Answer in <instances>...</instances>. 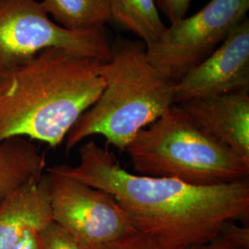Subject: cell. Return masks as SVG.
<instances>
[{"mask_svg":"<svg viewBox=\"0 0 249 249\" xmlns=\"http://www.w3.org/2000/svg\"><path fill=\"white\" fill-rule=\"evenodd\" d=\"M53 168L112 195L134 228L164 249H188L213 240L226 222L249 218V179L196 186L133 174L94 142L80 146L76 165Z\"/></svg>","mask_w":249,"mask_h":249,"instance_id":"obj_1","label":"cell"},{"mask_svg":"<svg viewBox=\"0 0 249 249\" xmlns=\"http://www.w3.org/2000/svg\"><path fill=\"white\" fill-rule=\"evenodd\" d=\"M102 61L62 49L0 68V142L26 138L55 148L100 97Z\"/></svg>","mask_w":249,"mask_h":249,"instance_id":"obj_2","label":"cell"},{"mask_svg":"<svg viewBox=\"0 0 249 249\" xmlns=\"http://www.w3.org/2000/svg\"><path fill=\"white\" fill-rule=\"evenodd\" d=\"M102 76L104 89L68 134V150L101 136L124 151L137 134L176 105L175 83L151 65L140 40L118 37L111 45L110 59L102 65Z\"/></svg>","mask_w":249,"mask_h":249,"instance_id":"obj_3","label":"cell"},{"mask_svg":"<svg viewBox=\"0 0 249 249\" xmlns=\"http://www.w3.org/2000/svg\"><path fill=\"white\" fill-rule=\"evenodd\" d=\"M136 174L213 186L249 179V160L206 133L174 105L125 148Z\"/></svg>","mask_w":249,"mask_h":249,"instance_id":"obj_4","label":"cell"},{"mask_svg":"<svg viewBox=\"0 0 249 249\" xmlns=\"http://www.w3.org/2000/svg\"><path fill=\"white\" fill-rule=\"evenodd\" d=\"M47 49L102 62L111 56L105 28L70 31L49 18L41 1L0 0V68L27 62Z\"/></svg>","mask_w":249,"mask_h":249,"instance_id":"obj_5","label":"cell"},{"mask_svg":"<svg viewBox=\"0 0 249 249\" xmlns=\"http://www.w3.org/2000/svg\"><path fill=\"white\" fill-rule=\"evenodd\" d=\"M249 0H212L196 14L167 27L160 40L147 49L151 65L177 83L213 53L245 18Z\"/></svg>","mask_w":249,"mask_h":249,"instance_id":"obj_6","label":"cell"},{"mask_svg":"<svg viewBox=\"0 0 249 249\" xmlns=\"http://www.w3.org/2000/svg\"><path fill=\"white\" fill-rule=\"evenodd\" d=\"M52 221L86 249L107 245L134 227L115 197L53 169H46Z\"/></svg>","mask_w":249,"mask_h":249,"instance_id":"obj_7","label":"cell"},{"mask_svg":"<svg viewBox=\"0 0 249 249\" xmlns=\"http://www.w3.org/2000/svg\"><path fill=\"white\" fill-rule=\"evenodd\" d=\"M249 90V20L232 29L204 61L174 85L175 102Z\"/></svg>","mask_w":249,"mask_h":249,"instance_id":"obj_8","label":"cell"},{"mask_svg":"<svg viewBox=\"0 0 249 249\" xmlns=\"http://www.w3.org/2000/svg\"><path fill=\"white\" fill-rule=\"evenodd\" d=\"M176 105L206 133L249 160V90Z\"/></svg>","mask_w":249,"mask_h":249,"instance_id":"obj_9","label":"cell"},{"mask_svg":"<svg viewBox=\"0 0 249 249\" xmlns=\"http://www.w3.org/2000/svg\"><path fill=\"white\" fill-rule=\"evenodd\" d=\"M52 222L45 173L0 204V249H13L26 229L43 230Z\"/></svg>","mask_w":249,"mask_h":249,"instance_id":"obj_10","label":"cell"},{"mask_svg":"<svg viewBox=\"0 0 249 249\" xmlns=\"http://www.w3.org/2000/svg\"><path fill=\"white\" fill-rule=\"evenodd\" d=\"M45 170V156L33 141L13 138L0 142V204L42 178Z\"/></svg>","mask_w":249,"mask_h":249,"instance_id":"obj_11","label":"cell"},{"mask_svg":"<svg viewBox=\"0 0 249 249\" xmlns=\"http://www.w3.org/2000/svg\"><path fill=\"white\" fill-rule=\"evenodd\" d=\"M111 20L139 37L146 48L157 43L167 27L155 0H109Z\"/></svg>","mask_w":249,"mask_h":249,"instance_id":"obj_12","label":"cell"},{"mask_svg":"<svg viewBox=\"0 0 249 249\" xmlns=\"http://www.w3.org/2000/svg\"><path fill=\"white\" fill-rule=\"evenodd\" d=\"M41 3L55 23L70 31L102 29L111 21L109 0H42Z\"/></svg>","mask_w":249,"mask_h":249,"instance_id":"obj_13","label":"cell"},{"mask_svg":"<svg viewBox=\"0 0 249 249\" xmlns=\"http://www.w3.org/2000/svg\"><path fill=\"white\" fill-rule=\"evenodd\" d=\"M41 249H86L56 223H50L40 231Z\"/></svg>","mask_w":249,"mask_h":249,"instance_id":"obj_14","label":"cell"},{"mask_svg":"<svg viewBox=\"0 0 249 249\" xmlns=\"http://www.w3.org/2000/svg\"><path fill=\"white\" fill-rule=\"evenodd\" d=\"M93 249H166L151 236L133 228L122 237Z\"/></svg>","mask_w":249,"mask_h":249,"instance_id":"obj_15","label":"cell"},{"mask_svg":"<svg viewBox=\"0 0 249 249\" xmlns=\"http://www.w3.org/2000/svg\"><path fill=\"white\" fill-rule=\"evenodd\" d=\"M228 221L223 224L218 236L241 249H249V226Z\"/></svg>","mask_w":249,"mask_h":249,"instance_id":"obj_16","label":"cell"},{"mask_svg":"<svg viewBox=\"0 0 249 249\" xmlns=\"http://www.w3.org/2000/svg\"><path fill=\"white\" fill-rule=\"evenodd\" d=\"M157 7L174 24L186 17L191 0H155Z\"/></svg>","mask_w":249,"mask_h":249,"instance_id":"obj_17","label":"cell"},{"mask_svg":"<svg viewBox=\"0 0 249 249\" xmlns=\"http://www.w3.org/2000/svg\"><path fill=\"white\" fill-rule=\"evenodd\" d=\"M41 231L36 228H28L19 236L13 249H41Z\"/></svg>","mask_w":249,"mask_h":249,"instance_id":"obj_18","label":"cell"},{"mask_svg":"<svg viewBox=\"0 0 249 249\" xmlns=\"http://www.w3.org/2000/svg\"><path fill=\"white\" fill-rule=\"evenodd\" d=\"M188 249H241L227 241L223 240V238L217 236L213 240L206 242L203 244H199L193 246Z\"/></svg>","mask_w":249,"mask_h":249,"instance_id":"obj_19","label":"cell"}]
</instances>
